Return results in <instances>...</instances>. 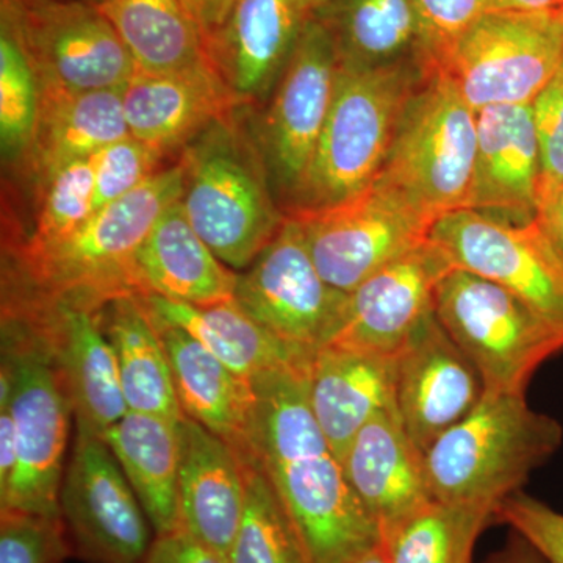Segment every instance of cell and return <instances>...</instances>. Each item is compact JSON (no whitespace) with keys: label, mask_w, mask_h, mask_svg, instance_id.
I'll list each match as a JSON object with an SVG mask.
<instances>
[{"label":"cell","mask_w":563,"mask_h":563,"mask_svg":"<svg viewBox=\"0 0 563 563\" xmlns=\"http://www.w3.org/2000/svg\"><path fill=\"white\" fill-rule=\"evenodd\" d=\"M562 442L561 422L532 410L525 393L485 391L424 453L432 498L496 510Z\"/></svg>","instance_id":"cell-4"},{"label":"cell","mask_w":563,"mask_h":563,"mask_svg":"<svg viewBox=\"0 0 563 563\" xmlns=\"http://www.w3.org/2000/svg\"><path fill=\"white\" fill-rule=\"evenodd\" d=\"M235 301L280 342L313 354L339 332L347 292L322 279L301 224L287 214L273 242L239 273Z\"/></svg>","instance_id":"cell-12"},{"label":"cell","mask_w":563,"mask_h":563,"mask_svg":"<svg viewBox=\"0 0 563 563\" xmlns=\"http://www.w3.org/2000/svg\"><path fill=\"white\" fill-rule=\"evenodd\" d=\"M563 65V10L492 11L435 63L474 111L531 106Z\"/></svg>","instance_id":"cell-9"},{"label":"cell","mask_w":563,"mask_h":563,"mask_svg":"<svg viewBox=\"0 0 563 563\" xmlns=\"http://www.w3.org/2000/svg\"><path fill=\"white\" fill-rule=\"evenodd\" d=\"M421 29L422 58L435 65L463 33L492 11L512 9L507 0H412Z\"/></svg>","instance_id":"cell-39"},{"label":"cell","mask_w":563,"mask_h":563,"mask_svg":"<svg viewBox=\"0 0 563 563\" xmlns=\"http://www.w3.org/2000/svg\"><path fill=\"white\" fill-rule=\"evenodd\" d=\"M495 518L521 537L543 563H563V514L553 507L520 490L499 504Z\"/></svg>","instance_id":"cell-41"},{"label":"cell","mask_w":563,"mask_h":563,"mask_svg":"<svg viewBox=\"0 0 563 563\" xmlns=\"http://www.w3.org/2000/svg\"><path fill=\"white\" fill-rule=\"evenodd\" d=\"M121 95L129 133L165 157L243 109L213 63L173 73L136 70Z\"/></svg>","instance_id":"cell-19"},{"label":"cell","mask_w":563,"mask_h":563,"mask_svg":"<svg viewBox=\"0 0 563 563\" xmlns=\"http://www.w3.org/2000/svg\"><path fill=\"white\" fill-rule=\"evenodd\" d=\"M2 24L31 58L40 90H121L136 73L120 35L88 0H2Z\"/></svg>","instance_id":"cell-10"},{"label":"cell","mask_w":563,"mask_h":563,"mask_svg":"<svg viewBox=\"0 0 563 563\" xmlns=\"http://www.w3.org/2000/svg\"><path fill=\"white\" fill-rule=\"evenodd\" d=\"M515 10L540 11L555 9V0H507Z\"/></svg>","instance_id":"cell-48"},{"label":"cell","mask_w":563,"mask_h":563,"mask_svg":"<svg viewBox=\"0 0 563 563\" xmlns=\"http://www.w3.org/2000/svg\"><path fill=\"white\" fill-rule=\"evenodd\" d=\"M339 66L331 29L322 18H309L255 131L274 190L287 201V210L312 165L335 96Z\"/></svg>","instance_id":"cell-11"},{"label":"cell","mask_w":563,"mask_h":563,"mask_svg":"<svg viewBox=\"0 0 563 563\" xmlns=\"http://www.w3.org/2000/svg\"><path fill=\"white\" fill-rule=\"evenodd\" d=\"M287 214L301 224L322 279L343 292L428 242L432 229L377 180L335 206Z\"/></svg>","instance_id":"cell-13"},{"label":"cell","mask_w":563,"mask_h":563,"mask_svg":"<svg viewBox=\"0 0 563 563\" xmlns=\"http://www.w3.org/2000/svg\"><path fill=\"white\" fill-rule=\"evenodd\" d=\"M151 314L168 355L184 417L221 437L240 454L246 453L257 402L252 379L232 372L184 329Z\"/></svg>","instance_id":"cell-25"},{"label":"cell","mask_w":563,"mask_h":563,"mask_svg":"<svg viewBox=\"0 0 563 563\" xmlns=\"http://www.w3.org/2000/svg\"><path fill=\"white\" fill-rule=\"evenodd\" d=\"M426 68L422 58L376 68L340 63L335 96L312 165L285 213L335 206L372 187Z\"/></svg>","instance_id":"cell-5"},{"label":"cell","mask_w":563,"mask_h":563,"mask_svg":"<svg viewBox=\"0 0 563 563\" xmlns=\"http://www.w3.org/2000/svg\"><path fill=\"white\" fill-rule=\"evenodd\" d=\"M40 80L27 52L0 25V140L3 155L21 158L31 146L40 118Z\"/></svg>","instance_id":"cell-35"},{"label":"cell","mask_w":563,"mask_h":563,"mask_svg":"<svg viewBox=\"0 0 563 563\" xmlns=\"http://www.w3.org/2000/svg\"><path fill=\"white\" fill-rule=\"evenodd\" d=\"M141 296L155 317L190 333L232 372L247 379L285 366H307L312 357L262 328L235 298L210 306H192L157 295Z\"/></svg>","instance_id":"cell-28"},{"label":"cell","mask_w":563,"mask_h":563,"mask_svg":"<svg viewBox=\"0 0 563 563\" xmlns=\"http://www.w3.org/2000/svg\"><path fill=\"white\" fill-rule=\"evenodd\" d=\"M74 555L62 517L0 512V563H63Z\"/></svg>","instance_id":"cell-38"},{"label":"cell","mask_w":563,"mask_h":563,"mask_svg":"<svg viewBox=\"0 0 563 563\" xmlns=\"http://www.w3.org/2000/svg\"><path fill=\"white\" fill-rule=\"evenodd\" d=\"M38 210L32 233L16 250H38L60 242L81 228L95 209V176L90 158L74 162L38 188Z\"/></svg>","instance_id":"cell-36"},{"label":"cell","mask_w":563,"mask_h":563,"mask_svg":"<svg viewBox=\"0 0 563 563\" xmlns=\"http://www.w3.org/2000/svg\"><path fill=\"white\" fill-rule=\"evenodd\" d=\"M136 70L173 73L211 63L198 21L181 0H99Z\"/></svg>","instance_id":"cell-31"},{"label":"cell","mask_w":563,"mask_h":563,"mask_svg":"<svg viewBox=\"0 0 563 563\" xmlns=\"http://www.w3.org/2000/svg\"><path fill=\"white\" fill-rule=\"evenodd\" d=\"M2 365L13 380L7 407L16 432V470L9 488L0 495V512L62 517L73 404L38 333L18 318L2 317Z\"/></svg>","instance_id":"cell-7"},{"label":"cell","mask_w":563,"mask_h":563,"mask_svg":"<svg viewBox=\"0 0 563 563\" xmlns=\"http://www.w3.org/2000/svg\"><path fill=\"white\" fill-rule=\"evenodd\" d=\"M451 268L431 240L384 266L347 292L342 325L328 344L396 357L433 313L437 285Z\"/></svg>","instance_id":"cell-17"},{"label":"cell","mask_w":563,"mask_h":563,"mask_svg":"<svg viewBox=\"0 0 563 563\" xmlns=\"http://www.w3.org/2000/svg\"><path fill=\"white\" fill-rule=\"evenodd\" d=\"M88 2H95V3H98L99 0H88Z\"/></svg>","instance_id":"cell-51"},{"label":"cell","mask_w":563,"mask_h":563,"mask_svg":"<svg viewBox=\"0 0 563 563\" xmlns=\"http://www.w3.org/2000/svg\"><path fill=\"white\" fill-rule=\"evenodd\" d=\"M184 184L179 158L60 242L14 251L22 290L7 296L99 310L121 296L141 295L136 257L158 218L179 201Z\"/></svg>","instance_id":"cell-2"},{"label":"cell","mask_w":563,"mask_h":563,"mask_svg":"<svg viewBox=\"0 0 563 563\" xmlns=\"http://www.w3.org/2000/svg\"><path fill=\"white\" fill-rule=\"evenodd\" d=\"M485 563H543V561L521 537L514 533L512 542L498 553L492 554Z\"/></svg>","instance_id":"cell-46"},{"label":"cell","mask_w":563,"mask_h":563,"mask_svg":"<svg viewBox=\"0 0 563 563\" xmlns=\"http://www.w3.org/2000/svg\"><path fill=\"white\" fill-rule=\"evenodd\" d=\"M144 563H229V559L179 529L166 536H155Z\"/></svg>","instance_id":"cell-42"},{"label":"cell","mask_w":563,"mask_h":563,"mask_svg":"<svg viewBox=\"0 0 563 563\" xmlns=\"http://www.w3.org/2000/svg\"><path fill=\"white\" fill-rule=\"evenodd\" d=\"M165 155L132 135L107 144L90 158L95 176V209L131 195L165 168Z\"/></svg>","instance_id":"cell-37"},{"label":"cell","mask_w":563,"mask_h":563,"mask_svg":"<svg viewBox=\"0 0 563 563\" xmlns=\"http://www.w3.org/2000/svg\"><path fill=\"white\" fill-rule=\"evenodd\" d=\"M539 176L532 103L477 111L472 209L515 224L536 221Z\"/></svg>","instance_id":"cell-20"},{"label":"cell","mask_w":563,"mask_h":563,"mask_svg":"<svg viewBox=\"0 0 563 563\" xmlns=\"http://www.w3.org/2000/svg\"><path fill=\"white\" fill-rule=\"evenodd\" d=\"M155 536L180 529L179 422L132 412L102 433Z\"/></svg>","instance_id":"cell-29"},{"label":"cell","mask_w":563,"mask_h":563,"mask_svg":"<svg viewBox=\"0 0 563 563\" xmlns=\"http://www.w3.org/2000/svg\"><path fill=\"white\" fill-rule=\"evenodd\" d=\"M536 221L563 262V191L539 211Z\"/></svg>","instance_id":"cell-45"},{"label":"cell","mask_w":563,"mask_h":563,"mask_svg":"<svg viewBox=\"0 0 563 563\" xmlns=\"http://www.w3.org/2000/svg\"><path fill=\"white\" fill-rule=\"evenodd\" d=\"M180 161V206L191 228L224 265L244 272L287 220L257 136L236 111L188 144Z\"/></svg>","instance_id":"cell-3"},{"label":"cell","mask_w":563,"mask_h":563,"mask_svg":"<svg viewBox=\"0 0 563 563\" xmlns=\"http://www.w3.org/2000/svg\"><path fill=\"white\" fill-rule=\"evenodd\" d=\"M306 21L296 0H233L207 47L240 106H255L274 90Z\"/></svg>","instance_id":"cell-21"},{"label":"cell","mask_w":563,"mask_h":563,"mask_svg":"<svg viewBox=\"0 0 563 563\" xmlns=\"http://www.w3.org/2000/svg\"><path fill=\"white\" fill-rule=\"evenodd\" d=\"M117 355L129 410L180 422L168 355L141 295L121 296L98 310Z\"/></svg>","instance_id":"cell-30"},{"label":"cell","mask_w":563,"mask_h":563,"mask_svg":"<svg viewBox=\"0 0 563 563\" xmlns=\"http://www.w3.org/2000/svg\"><path fill=\"white\" fill-rule=\"evenodd\" d=\"M495 507L483 504L431 503L383 533L391 563H473L474 547Z\"/></svg>","instance_id":"cell-33"},{"label":"cell","mask_w":563,"mask_h":563,"mask_svg":"<svg viewBox=\"0 0 563 563\" xmlns=\"http://www.w3.org/2000/svg\"><path fill=\"white\" fill-rule=\"evenodd\" d=\"M484 393L476 366L435 313L396 355V412L422 454L472 412Z\"/></svg>","instance_id":"cell-18"},{"label":"cell","mask_w":563,"mask_h":563,"mask_svg":"<svg viewBox=\"0 0 563 563\" xmlns=\"http://www.w3.org/2000/svg\"><path fill=\"white\" fill-rule=\"evenodd\" d=\"M16 470V432L9 407L0 409V495L7 492Z\"/></svg>","instance_id":"cell-44"},{"label":"cell","mask_w":563,"mask_h":563,"mask_svg":"<svg viewBox=\"0 0 563 563\" xmlns=\"http://www.w3.org/2000/svg\"><path fill=\"white\" fill-rule=\"evenodd\" d=\"M296 3H298L303 16L309 20V18L320 16L322 11L328 9L331 0H296Z\"/></svg>","instance_id":"cell-49"},{"label":"cell","mask_w":563,"mask_h":563,"mask_svg":"<svg viewBox=\"0 0 563 563\" xmlns=\"http://www.w3.org/2000/svg\"><path fill=\"white\" fill-rule=\"evenodd\" d=\"M141 295L210 306L235 298L239 273L191 228L180 199L158 218L136 257Z\"/></svg>","instance_id":"cell-26"},{"label":"cell","mask_w":563,"mask_h":563,"mask_svg":"<svg viewBox=\"0 0 563 563\" xmlns=\"http://www.w3.org/2000/svg\"><path fill=\"white\" fill-rule=\"evenodd\" d=\"M240 455L246 503L229 550V563H313L272 481L254 455Z\"/></svg>","instance_id":"cell-34"},{"label":"cell","mask_w":563,"mask_h":563,"mask_svg":"<svg viewBox=\"0 0 563 563\" xmlns=\"http://www.w3.org/2000/svg\"><path fill=\"white\" fill-rule=\"evenodd\" d=\"M532 114L540 154V211L563 191V65L532 102Z\"/></svg>","instance_id":"cell-40"},{"label":"cell","mask_w":563,"mask_h":563,"mask_svg":"<svg viewBox=\"0 0 563 563\" xmlns=\"http://www.w3.org/2000/svg\"><path fill=\"white\" fill-rule=\"evenodd\" d=\"M429 240L454 268L495 282L563 332V262L539 222L515 224L463 209L433 222Z\"/></svg>","instance_id":"cell-15"},{"label":"cell","mask_w":563,"mask_h":563,"mask_svg":"<svg viewBox=\"0 0 563 563\" xmlns=\"http://www.w3.org/2000/svg\"><path fill=\"white\" fill-rule=\"evenodd\" d=\"M476 151L477 111L428 65L376 180L433 225L443 214L472 209Z\"/></svg>","instance_id":"cell-6"},{"label":"cell","mask_w":563,"mask_h":563,"mask_svg":"<svg viewBox=\"0 0 563 563\" xmlns=\"http://www.w3.org/2000/svg\"><path fill=\"white\" fill-rule=\"evenodd\" d=\"M2 317L27 322L46 344L68 390L76 426L102 435L125 417L117 355L98 310L9 299Z\"/></svg>","instance_id":"cell-16"},{"label":"cell","mask_w":563,"mask_h":563,"mask_svg":"<svg viewBox=\"0 0 563 563\" xmlns=\"http://www.w3.org/2000/svg\"><path fill=\"white\" fill-rule=\"evenodd\" d=\"M320 18L331 29L342 65L376 68L422 58L412 0H331Z\"/></svg>","instance_id":"cell-32"},{"label":"cell","mask_w":563,"mask_h":563,"mask_svg":"<svg viewBox=\"0 0 563 563\" xmlns=\"http://www.w3.org/2000/svg\"><path fill=\"white\" fill-rule=\"evenodd\" d=\"M74 554L87 563H144L154 543L150 518L109 444L77 426L60 493Z\"/></svg>","instance_id":"cell-14"},{"label":"cell","mask_w":563,"mask_h":563,"mask_svg":"<svg viewBox=\"0 0 563 563\" xmlns=\"http://www.w3.org/2000/svg\"><path fill=\"white\" fill-rule=\"evenodd\" d=\"M128 135L121 90H41L38 125L20 163L40 188L65 166Z\"/></svg>","instance_id":"cell-27"},{"label":"cell","mask_w":563,"mask_h":563,"mask_svg":"<svg viewBox=\"0 0 563 563\" xmlns=\"http://www.w3.org/2000/svg\"><path fill=\"white\" fill-rule=\"evenodd\" d=\"M232 3H233V0H232Z\"/></svg>","instance_id":"cell-52"},{"label":"cell","mask_w":563,"mask_h":563,"mask_svg":"<svg viewBox=\"0 0 563 563\" xmlns=\"http://www.w3.org/2000/svg\"><path fill=\"white\" fill-rule=\"evenodd\" d=\"M555 9L563 10V0H555Z\"/></svg>","instance_id":"cell-50"},{"label":"cell","mask_w":563,"mask_h":563,"mask_svg":"<svg viewBox=\"0 0 563 563\" xmlns=\"http://www.w3.org/2000/svg\"><path fill=\"white\" fill-rule=\"evenodd\" d=\"M179 453L180 529L228 555L246 503L242 455L187 417L179 422Z\"/></svg>","instance_id":"cell-22"},{"label":"cell","mask_w":563,"mask_h":563,"mask_svg":"<svg viewBox=\"0 0 563 563\" xmlns=\"http://www.w3.org/2000/svg\"><path fill=\"white\" fill-rule=\"evenodd\" d=\"M433 313L483 377L485 391L525 393L542 363L563 350V332L517 295L465 269L437 285Z\"/></svg>","instance_id":"cell-8"},{"label":"cell","mask_w":563,"mask_h":563,"mask_svg":"<svg viewBox=\"0 0 563 563\" xmlns=\"http://www.w3.org/2000/svg\"><path fill=\"white\" fill-rule=\"evenodd\" d=\"M342 465L380 536L433 499L424 454L415 446L396 410L379 413L363 426Z\"/></svg>","instance_id":"cell-24"},{"label":"cell","mask_w":563,"mask_h":563,"mask_svg":"<svg viewBox=\"0 0 563 563\" xmlns=\"http://www.w3.org/2000/svg\"><path fill=\"white\" fill-rule=\"evenodd\" d=\"M306 390L314 420L342 462L366 422L396 410V357L325 344L310 357Z\"/></svg>","instance_id":"cell-23"},{"label":"cell","mask_w":563,"mask_h":563,"mask_svg":"<svg viewBox=\"0 0 563 563\" xmlns=\"http://www.w3.org/2000/svg\"><path fill=\"white\" fill-rule=\"evenodd\" d=\"M307 366L258 374L247 451L272 481L313 563H342L383 540L307 401ZM243 454V453H242Z\"/></svg>","instance_id":"cell-1"},{"label":"cell","mask_w":563,"mask_h":563,"mask_svg":"<svg viewBox=\"0 0 563 563\" xmlns=\"http://www.w3.org/2000/svg\"><path fill=\"white\" fill-rule=\"evenodd\" d=\"M181 3L198 21L199 27L202 29L203 36H206L207 46H209V41L228 20L232 0H181Z\"/></svg>","instance_id":"cell-43"},{"label":"cell","mask_w":563,"mask_h":563,"mask_svg":"<svg viewBox=\"0 0 563 563\" xmlns=\"http://www.w3.org/2000/svg\"><path fill=\"white\" fill-rule=\"evenodd\" d=\"M342 563H391L388 558L387 547H385L384 540L372 544V547L365 548V550L358 551V553L352 554L346 561Z\"/></svg>","instance_id":"cell-47"}]
</instances>
